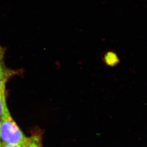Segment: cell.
Returning <instances> with one entry per match:
<instances>
[{
    "instance_id": "obj_1",
    "label": "cell",
    "mask_w": 147,
    "mask_h": 147,
    "mask_svg": "<svg viewBox=\"0 0 147 147\" xmlns=\"http://www.w3.org/2000/svg\"><path fill=\"white\" fill-rule=\"evenodd\" d=\"M0 140L3 143L26 145L28 138L12 119L10 112L1 119Z\"/></svg>"
},
{
    "instance_id": "obj_2",
    "label": "cell",
    "mask_w": 147,
    "mask_h": 147,
    "mask_svg": "<svg viewBox=\"0 0 147 147\" xmlns=\"http://www.w3.org/2000/svg\"><path fill=\"white\" fill-rule=\"evenodd\" d=\"M5 50L0 47V91H5L6 83L12 76L17 74V71L9 69L4 62Z\"/></svg>"
},
{
    "instance_id": "obj_3",
    "label": "cell",
    "mask_w": 147,
    "mask_h": 147,
    "mask_svg": "<svg viewBox=\"0 0 147 147\" xmlns=\"http://www.w3.org/2000/svg\"><path fill=\"white\" fill-rule=\"evenodd\" d=\"M104 62L109 67H115L119 63V59L117 55L112 51H109L104 55Z\"/></svg>"
},
{
    "instance_id": "obj_4",
    "label": "cell",
    "mask_w": 147,
    "mask_h": 147,
    "mask_svg": "<svg viewBox=\"0 0 147 147\" xmlns=\"http://www.w3.org/2000/svg\"><path fill=\"white\" fill-rule=\"evenodd\" d=\"M26 147H43L40 135H34L27 139Z\"/></svg>"
},
{
    "instance_id": "obj_5",
    "label": "cell",
    "mask_w": 147,
    "mask_h": 147,
    "mask_svg": "<svg viewBox=\"0 0 147 147\" xmlns=\"http://www.w3.org/2000/svg\"><path fill=\"white\" fill-rule=\"evenodd\" d=\"M9 113L6 102L5 91H0V120Z\"/></svg>"
},
{
    "instance_id": "obj_6",
    "label": "cell",
    "mask_w": 147,
    "mask_h": 147,
    "mask_svg": "<svg viewBox=\"0 0 147 147\" xmlns=\"http://www.w3.org/2000/svg\"><path fill=\"white\" fill-rule=\"evenodd\" d=\"M0 147H26V145L21 144H13L0 142Z\"/></svg>"
},
{
    "instance_id": "obj_7",
    "label": "cell",
    "mask_w": 147,
    "mask_h": 147,
    "mask_svg": "<svg viewBox=\"0 0 147 147\" xmlns=\"http://www.w3.org/2000/svg\"><path fill=\"white\" fill-rule=\"evenodd\" d=\"M1 120H0V129H1ZM0 142H1V140H0Z\"/></svg>"
}]
</instances>
